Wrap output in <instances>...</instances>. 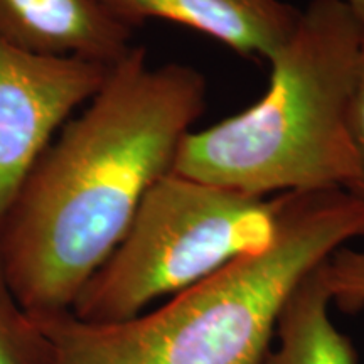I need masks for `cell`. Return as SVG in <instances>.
Segmentation results:
<instances>
[{"mask_svg": "<svg viewBox=\"0 0 364 364\" xmlns=\"http://www.w3.org/2000/svg\"><path fill=\"white\" fill-rule=\"evenodd\" d=\"M364 26L344 0H311L270 56L265 95L247 110L182 140L174 174L236 193L348 191L359 182L349 102Z\"/></svg>", "mask_w": 364, "mask_h": 364, "instance_id": "cell-3", "label": "cell"}, {"mask_svg": "<svg viewBox=\"0 0 364 364\" xmlns=\"http://www.w3.org/2000/svg\"><path fill=\"white\" fill-rule=\"evenodd\" d=\"M0 364H53V348L38 318L24 311L0 262Z\"/></svg>", "mask_w": 364, "mask_h": 364, "instance_id": "cell-9", "label": "cell"}, {"mask_svg": "<svg viewBox=\"0 0 364 364\" xmlns=\"http://www.w3.org/2000/svg\"><path fill=\"white\" fill-rule=\"evenodd\" d=\"M326 289L343 311L364 307V250L343 247L322 263Z\"/></svg>", "mask_w": 364, "mask_h": 364, "instance_id": "cell-10", "label": "cell"}, {"mask_svg": "<svg viewBox=\"0 0 364 364\" xmlns=\"http://www.w3.org/2000/svg\"><path fill=\"white\" fill-rule=\"evenodd\" d=\"M135 29L147 21L186 26L245 58L270 59L290 38L300 11L282 0H98Z\"/></svg>", "mask_w": 364, "mask_h": 364, "instance_id": "cell-7", "label": "cell"}, {"mask_svg": "<svg viewBox=\"0 0 364 364\" xmlns=\"http://www.w3.org/2000/svg\"><path fill=\"white\" fill-rule=\"evenodd\" d=\"M132 36L98 0H0V38L26 53L113 66Z\"/></svg>", "mask_w": 364, "mask_h": 364, "instance_id": "cell-6", "label": "cell"}, {"mask_svg": "<svg viewBox=\"0 0 364 364\" xmlns=\"http://www.w3.org/2000/svg\"><path fill=\"white\" fill-rule=\"evenodd\" d=\"M331 302L318 265L287 299L277 321V346L263 364H358L351 341L332 324Z\"/></svg>", "mask_w": 364, "mask_h": 364, "instance_id": "cell-8", "label": "cell"}, {"mask_svg": "<svg viewBox=\"0 0 364 364\" xmlns=\"http://www.w3.org/2000/svg\"><path fill=\"white\" fill-rule=\"evenodd\" d=\"M349 134H351L359 169V182L354 196L364 201V51L354 81L351 102H349Z\"/></svg>", "mask_w": 364, "mask_h": 364, "instance_id": "cell-11", "label": "cell"}, {"mask_svg": "<svg viewBox=\"0 0 364 364\" xmlns=\"http://www.w3.org/2000/svg\"><path fill=\"white\" fill-rule=\"evenodd\" d=\"M193 66H150L132 46L78 118L36 161L0 226V262L36 318L71 312L124 240L136 209L169 174L206 108Z\"/></svg>", "mask_w": 364, "mask_h": 364, "instance_id": "cell-1", "label": "cell"}, {"mask_svg": "<svg viewBox=\"0 0 364 364\" xmlns=\"http://www.w3.org/2000/svg\"><path fill=\"white\" fill-rule=\"evenodd\" d=\"M110 68L26 53L0 38V226L54 132L98 93Z\"/></svg>", "mask_w": 364, "mask_h": 364, "instance_id": "cell-5", "label": "cell"}, {"mask_svg": "<svg viewBox=\"0 0 364 364\" xmlns=\"http://www.w3.org/2000/svg\"><path fill=\"white\" fill-rule=\"evenodd\" d=\"M277 233L156 311L118 322L38 318L53 364H263L287 299L349 240L364 201L348 191L279 194Z\"/></svg>", "mask_w": 364, "mask_h": 364, "instance_id": "cell-2", "label": "cell"}, {"mask_svg": "<svg viewBox=\"0 0 364 364\" xmlns=\"http://www.w3.org/2000/svg\"><path fill=\"white\" fill-rule=\"evenodd\" d=\"M344 2L351 7L354 16H356L359 22L364 26V0H344Z\"/></svg>", "mask_w": 364, "mask_h": 364, "instance_id": "cell-12", "label": "cell"}, {"mask_svg": "<svg viewBox=\"0 0 364 364\" xmlns=\"http://www.w3.org/2000/svg\"><path fill=\"white\" fill-rule=\"evenodd\" d=\"M279 196L257 198L169 172L136 209L124 240L86 282L71 312L127 321L203 282L277 233Z\"/></svg>", "mask_w": 364, "mask_h": 364, "instance_id": "cell-4", "label": "cell"}]
</instances>
